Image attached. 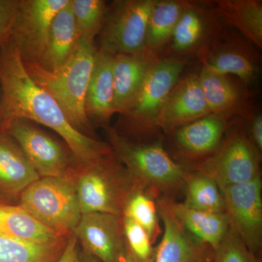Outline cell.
Instances as JSON below:
<instances>
[{
    "mask_svg": "<svg viewBox=\"0 0 262 262\" xmlns=\"http://www.w3.org/2000/svg\"><path fill=\"white\" fill-rule=\"evenodd\" d=\"M0 89L3 131L13 119H25L55 131L79 161L91 163L113 152L108 143L84 136L71 125L54 98L29 75L9 40L0 48Z\"/></svg>",
    "mask_w": 262,
    "mask_h": 262,
    "instance_id": "obj_1",
    "label": "cell"
},
{
    "mask_svg": "<svg viewBox=\"0 0 262 262\" xmlns=\"http://www.w3.org/2000/svg\"><path fill=\"white\" fill-rule=\"evenodd\" d=\"M96 51L95 42L80 38L73 56L58 72H48L37 63L23 61L29 75L54 98L71 125L93 139L96 135L86 116L84 101Z\"/></svg>",
    "mask_w": 262,
    "mask_h": 262,
    "instance_id": "obj_2",
    "label": "cell"
},
{
    "mask_svg": "<svg viewBox=\"0 0 262 262\" xmlns=\"http://www.w3.org/2000/svg\"><path fill=\"white\" fill-rule=\"evenodd\" d=\"M117 159L143 187L157 198H173L182 190L189 170L174 161L160 143L138 144L110 125L104 127Z\"/></svg>",
    "mask_w": 262,
    "mask_h": 262,
    "instance_id": "obj_3",
    "label": "cell"
},
{
    "mask_svg": "<svg viewBox=\"0 0 262 262\" xmlns=\"http://www.w3.org/2000/svg\"><path fill=\"white\" fill-rule=\"evenodd\" d=\"M75 174L82 214L106 213L122 216L129 196L144 188L114 151L91 163L79 161Z\"/></svg>",
    "mask_w": 262,
    "mask_h": 262,
    "instance_id": "obj_4",
    "label": "cell"
},
{
    "mask_svg": "<svg viewBox=\"0 0 262 262\" xmlns=\"http://www.w3.org/2000/svg\"><path fill=\"white\" fill-rule=\"evenodd\" d=\"M75 169L62 177L39 178L21 193L17 203L63 237L74 233L82 215Z\"/></svg>",
    "mask_w": 262,
    "mask_h": 262,
    "instance_id": "obj_5",
    "label": "cell"
},
{
    "mask_svg": "<svg viewBox=\"0 0 262 262\" xmlns=\"http://www.w3.org/2000/svg\"><path fill=\"white\" fill-rule=\"evenodd\" d=\"M184 67V63L177 59L157 60L135 97L120 115V129L129 134L141 135L158 128L160 110L179 80Z\"/></svg>",
    "mask_w": 262,
    "mask_h": 262,
    "instance_id": "obj_6",
    "label": "cell"
},
{
    "mask_svg": "<svg viewBox=\"0 0 262 262\" xmlns=\"http://www.w3.org/2000/svg\"><path fill=\"white\" fill-rule=\"evenodd\" d=\"M37 125L25 119H13L3 131L14 139L40 178L72 173L79 162L72 150Z\"/></svg>",
    "mask_w": 262,
    "mask_h": 262,
    "instance_id": "obj_7",
    "label": "cell"
},
{
    "mask_svg": "<svg viewBox=\"0 0 262 262\" xmlns=\"http://www.w3.org/2000/svg\"><path fill=\"white\" fill-rule=\"evenodd\" d=\"M157 0H117L108 8L98 35V51L135 54L146 49V30Z\"/></svg>",
    "mask_w": 262,
    "mask_h": 262,
    "instance_id": "obj_8",
    "label": "cell"
},
{
    "mask_svg": "<svg viewBox=\"0 0 262 262\" xmlns=\"http://www.w3.org/2000/svg\"><path fill=\"white\" fill-rule=\"evenodd\" d=\"M259 151L242 131H234L212 154L194 164L192 171L214 181L221 190L253 180L260 173Z\"/></svg>",
    "mask_w": 262,
    "mask_h": 262,
    "instance_id": "obj_9",
    "label": "cell"
},
{
    "mask_svg": "<svg viewBox=\"0 0 262 262\" xmlns=\"http://www.w3.org/2000/svg\"><path fill=\"white\" fill-rule=\"evenodd\" d=\"M69 0H20L9 41L24 62L39 63L53 18Z\"/></svg>",
    "mask_w": 262,
    "mask_h": 262,
    "instance_id": "obj_10",
    "label": "cell"
},
{
    "mask_svg": "<svg viewBox=\"0 0 262 262\" xmlns=\"http://www.w3.org/2000/svg\"><path fill=\"white\" fill-rule=\"evenodd\" d=\"M229 229L258 255L262 244V182L261 176L222 189Z\"/></svg>",
    "mask_w": 262,
    "mask_h": 262,
    "instance_id": "obj_11",
    "label": "cell"
},
{
    "mask_svg": "<svg viewBox=\"0 0 262 262\" xmlns=\"http://www.w3.org/2000/svg\"><path fill=\"white\" fill-rule=\"evenodd\" d=\"M82 251L100 262H123L127 251L122 216L82 213L74 231Z\"/></svg>",
    "mask_w": 262,
    "mask_h": 262,
    "instance_id": "obj_12",
    "label": "cell"
},
{
    "mask_svg": "<svg viewBox=\"0 0 262 262\" xmlns=\"http://www.w3.org/2000/svg\"><path fill=\"white\" fill-rule=\"evenodd\" d=\"M163 235L150 262H211L214 250L183 227L170 211L164 196L156 198Z\"/></svg>",
    "mask_w": 262,
    "mask_h": 262,
    "instance_id": "obj_13",
    "label": "cell"
},
{
    "mask_svg": "<svg viewBox=\"0 0 262 262\" xmlns=\"http://www.w3.org/2000/svg\"><path fill=\"white\" fill-rule=\"evenodd\" d=\"M202 91L199 77L188 75L170 91L158 117L157 125L167 133L211 115Z\"/></svg>",
    "mask_w": 262,
    "mask_h": 262,
    "instance_id": "obj_14",
    "label": "cell"
},
{
    "mask_svg": "<svg viewBox=\"0 0 262 262\" xmlns=\"http://www.w3.org/2000/svg\"><path fill=\"white\" fill-rule=\"evenodd\" d=\"M113 56L98 49L96 51L84 101L86 116L94 127L108 126L110 119L115 114Z\"/></svg>",
    "mask_w": 262,
    "mask_h": 262,
    "instance_id": "obj_15",
    "label": "cell"
},
{
    "mask_svg": "<svg viewBox=\"0 0 262 262\" xmlns=\"http://www.w3.org/2000/svg\"><path fill=\"white\" fill-rule=\"evenodd\" d=\"M40 178L14 139L0 133V196L7 203H18L21 193Z\"/></svg>",
    "mask_w": 262,
    "mask_h": 262,
    "instance_id": "obj_16",
    "label": "cell"
},
{
    "mask_svg": "<svg viewBox=\"0 0 262 262\" xmlns=\"http://www.w3.org/2000/svg\"><path fill=\"white\" fill-rule=\"evenodd\" d=\"M157 60L155 53L146 49L135 54L113 56L115 113L125 112Z\"/></svg>",
    "mask_w": 262,
    "mask_h": 262,
    "instance_id": "obj_17",
    "label": "cell"
},
{
    "mask_svg": "<svg viewBox=\"0 0 262 262\" xmlns=\"http://www.w3.org/2000/svg\"><path fill=\"white\" fill-rule=\"evenodd\" d=\"M80 39L69 0L53 18L46 48L38 64L48 72H58L73 56Z\"/></svg>",
    "mask_w": 262,
    "mask_h": 262,
    "instance_id": "obj_18",
    "label": "cell"
},
{
    "mask_svg": "<svg viewBox=\"0 0 262 262\" xmlns=\"http://www.w3.org/2000/svg\"><path fill=\"white\" fill-rule=\"evenodd\" d=\"M0 235L27 244L50 246L68 239L38 222L18 204L0 203Z\"/></svg>",
    "mask_w": 262,
    "mask_h": 262,
    "instance_id": "obj_19",
    "label": "cell"
},
{
    "mask_svg": "<svg viewBox=\"0 0 262 262\" xmlns=\"http://www.w3.org/2000/svg\"><path fill=\"white\" fill-rule=\"evenodd\" d=\"M164 198L170 211L189 233L203 244L216 249L229 229L226 213L199 211L178 203L173 198Z\"/></svg>",
    "mask_w": 262,
    "mask_h": 262,
    "instance_id": "obj_20",
    "label": "cell"
},
{
    "mask_svg": "<svg viewBox=\"0 0 262 262\" xmlns=\"http://www.w3.org/2000/svg\"><path fill=\"white\" fill-rule=\"evenodd\" d=\"M226 126L225 117L211 114L174 131V139L189 156L207 157L220 146Z\"/></svg>",
    "mask_w": 262,
    "mask_h": 262,
    "instance_id": "obj_21",
    "label": "cell"
},
{
    "mask_svg": "<svg viewBox=\"0 0 262 262\" xmlns=\"http://www.w3.org/2000/svg\"><path fill=\"white\" fill-rule=\"evenodd\" d=\"M198 77L203 96L211 114L225 117L237 110L241 102V94L227 75L203 66Z\"/></svg>",
    "mask_w": 262,
    "mask_h": 262,
    "instance_id": "obj_22",
    "label": "cell"
},
{
    "mask_svg": "<svg viewBox=\"0 0 262 262\" xmlns=\"http://www.w3.org/2000/svg\"><path fill=\"white\" fill-rule=\"evenodd\" d=\"M221 14L258 48L262 47V4L258 0L215 1Z\"/></svg>",
    "mask_w": 262,
    "mask_h": 262,
    "instance_id": "obj_23",
    "label": "cell"
},
{
    "mask_svg": "<svg viewBox=\"0 0 262 262\" xmlns=\"http://www.w3.org/2000/svg\"><path fill=\"white\" fill-rule=\"evenodd\" d=\"M186 4L172 0H157L148 21L146 50L155 53L172 39L174 29Z\"/></svg>",
    "mask_w": 262,
    "mask_h": 262,
    "instance_id": "obj_24",
    "label": "cell"
},
{
    "mask_svg": "<svg viewBox=\"0 0 262 262\" xmlns=\"http://www.w3.org/2000/svg\"><path fill=\"white\" fill-rule=\"evenodd\" d=\"M182 190L185 194L183 202L185 206L210 213H226L222 191L214 181L204 174L189 171Z\"/></svg>",
    "mask_w": 262,
    "mask_h": 262,
    "instance_id": "obj_25",
    "label": "cell"
},
{
    "mask_svg": "<svg viewBox=\"0 0 262 262\" xmlns=\"http://www.w3.org/2000/svg\"><path fill=\"white\" fill-rule=\"evenodd\" d=\"M68 239L54 245L39 246L0 235V262H56Z\"/></svg>",
    "mask_w": 262,
    "mask_h": 262,
    "instance_id": "obj_26",
    "label": "cell"
},
{
    "mask_svg": "<svg viewBox=\"0 0 262 262\" xmlns=\"http://www.w3.org/2000/svg\"><path fill=\"white\" fill-rule=\"evenodd\" d=\"M156 198L145 188H139L129 196L122 213L146 231L152 244L161 234Z\"/></svg>",
    "mask_w": 262,
    "mask_h": 262,
    "instance_id": "obj_27",
    "label": "cell"
},
{
    "mask_svg": "<svg viewBox=\"0 0 262 262\" xmlns=\"http://www.w3.org/2000/svg\"><path fill=\"white\" fill-rule=\"evenodd\" d=\"M203 56V66L218 73L237 76L247 84L256 79V67L242 52L224 48Z\"/></svg>",
    "mask_w": 262,
    "mask_h": 262,
    "instance_id": "obj_28",
    "label": "cell"
},
{
    "mask_svg": "<svg viewBox=\"0 0 262 262\" xmlns=\"http://www.w3.org/2000/svg\"><path fill=\"white\" fill-rule=\"evenodd\" d=\"M71 6L79 36L95 42L104 25L107 3L103 0H71Z\"/></svg>",
    "mask_w": 262,
    "mask_h": 262,
    "instance_id": "obj_29",
    "label": "cell"
},
{
    "mask_svg": "<svg viewBox=\"0 0 262 262\" xmlns=\"http://www.w3.org/2000/svg\"><path fill=\"white\" fill-rule=\"evenodd\" d=\"M206 31V22L201 10L186 4L173 31V48L178 52L189 51L201 42Z\"/></svg>",
    "mask_w": 262,
    "mask_h": 262,
    "instance_id": "obj_30",
    "label": "cell"
},
{
    "mask_svg": "<svg viewBox=\"0 0 262 262\" xmlns=\"http://www.w3.org/2000/svg\"><path fill=\"white\" fill-rule=\"evenodd\" d=\"M211 262H261L258 255L252 252L232 229L214 250Z\"/></svg>",
    "mask_w": 262,
    "mask_h": 262,
    "instance_id": "obj_31",
    "label": "cell"
},
{
    "mask_svg": "<svg viewBox=\"0 0 262 262\" xmlns=\"http://www.w3.org/2000/svg\"><path fill=\"white\" fill-rule=\"evenodd\" d=\"M124 235L127 248L137 262H150L154 248L146 231L134 220L122 216Z\"/></svg>",
    "mask_w": 262,
    "mask_h": 262,
    "instance_id": "obj_32",
    "label": "cell"
},
{
    "mask_svg": "<svg viewBox=\"0 0 262 262\" xmlns=\"http://www.w3.org/2000/svg\"><path fill=\"white\" fill-rule=\"evenodd\" d=\"M20 0H0V48L9 40Z\"/></svg>",
    "mask_w": 262,
    "mask_h": 262,
    "instance_id": "obj_33",
    "label": "cell"
},
{
    "mask_svg": "<svg viewBox=\"0 0 262 262\" xmlns=\"http://www.w3.org/2000/svg\"><path fill=\"white\" fill-rule=\"evenodd\" d=\"M80 244L75 234H71L64 251L56 262H80Z\"/></svg>",
    "mask_w": 262,
    "mask_h": 262,
    "instance_id": "obj_34",
    "label": "cell"
},
{
    "mask_svg": "<svg viewBox=\"0 0 262 262\" xmlns=\"http://www.w3.org/2000/svg\"><path fill=\"white\" fill-rule=\"evenodd\" d=\"M251 142L258 151L262 150V117L258 114L253 119L251 125Z\"/></svg>",
    "mask_w": 262,
    "mask_h": 262,
    "instance_id": "obj_35",
    "label": "cell"
},
{
    "mask_svg": "<svg viewBox=\"0 0 262 262\" xmlns=\"http://www.w3.org/2000/svg\"><path fill=\"white\" fill-rule=\"evenodd\" d=\"M80 262H100L97 258L91 256L89 253L84 252L82 250H80Z\"/></svg>",
    "mask_w": 262,
    "mask_h": 262,
    "instance_id": "obj_36",
    "label": "cell"
},
{
    "mask_svg": "<svg viewBox=\"0 0 262 262\" xmlns=\"http://www.w3.org/2000/svg\"><path fill=\"white\" fill-rule=\"evenodd\" d=\"M123 262H137L136 261L133 255L131 254L130 251H129L128 248L127 246L126 254H125V259Z\"/></svg>",
    "mask_w": 262,
    "mask_h": 262,
    "instance_id": "obj_37",
    "label": "cell"
},
{
    "mask_svg": "<svg viewBox=\"0 0 262 262\" xmlns=\"http://www.w3.org/2000/svg\"><path fill=\"white\" fill-rule=\"evenodd\" d=\"M3 131V117H2L1 89H0V133Z\"/></svg>",
    "mask_w": 262,
    "mask_h": 262,
    "instance_id": "obj_38",
    "label": "cell"
},
{
    "mask_svg": "<svg viewBox=\"0 0 262 262\" xmlns=\"http://www.w3.org/2000/svg\"><path fill=\"white\" fill-rule=\"evenodd\" d=\"M0 203H7V202L5 201V200L3 199V198H1V196H0Z\"/></svg>",
    "mask_w": 262,
    "mask_h": 262,
    "instance_id": "obj_39",
    "label": "cell"
}]
</instances>
